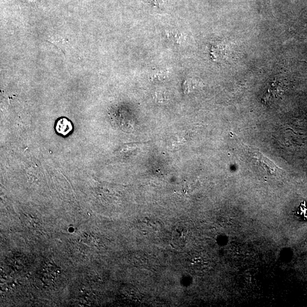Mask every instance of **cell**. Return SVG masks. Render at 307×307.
Returning a JSON list of instances; mask_svg holds the SVG:
<instances>
[{
  "instance_id": "cell-3",
  "label": "cell",
  "mask_w": 307,
  "mask_h": 307,
  "mask_svg": "<svg viewBox=\"0 0 307 307\" xmlns=\"http://www.w3.org/2000/svg\"><path fill=\"white\" fill-rule=\"evenodd\" d=\"M55 129L58 133L63 136H67L71 132L73 127L70 121L65 118H61L58 121Z\"/></svg>"
},
{
  "instance_id": "cell-4",
  "label": "cell",
  "mask_w": 307,
  "mask_h": 307,
  "mask_svg": "<svg viewBox=\"0 0 307 307\" xmlns=\"http://www.w3.org/2000/svg\"><path fill=\"white\" fill-rule=\"evenodd\" d=\"M202 84L201 82L195 79L188 78L184 81V83L183 84V89H184V94H188L189 93L198 90L202 87Z\"/></svg>"
},
{
  "instance_id": "cell-7",
  "label": "cell",
  "mask_w": 307,
  "mask_h": 307,
  "mask_svg": "<svg viewBox=\"0 0 307 307\" xmlns=\"http://www.w3.org/2000/svg\"><path fill=\"white\" fill-rule=\"evenodd\" d=\"M165 76H166V74H164V72H156V73L151 75V77L152 78L153 80H155V79L160 80V79H164Z\"/></svg>"
},
{
  "instance_id": "cell-6",
  "label": "cell",
  "mask_w": 307,
  "mask_h": 307,
  "mask_svg": "<svg viewBox=\"0 0 307 307\" xmlns=\"http://www.w3.org/2000/svg\"><path fill=\"white\" fill-rule=\"evenodd\" d=\"M174 240L176 244L181 245L185 244V236L184 232H177V230L175 232Z\"/></svg>"
},
{
  "instance_id": "cell-1",
  "label": "cell",
  "mask_w": 307,
  "mask_h": 307,
  "mask_svg": "<svg viewBox=\"0 0 307 307\" xmlns=\"http://www.w3.org/2000/svg\"><path fill=\"white\" fill-rule=\"evenodd\" d=\"M242 150L246 155V159L248 161H250L256 168H261L266 172L271 175H278L282 171V169L276 165L273 162L271 161L260 151L254 150L250 147L245 145L241 143Z\"/></svg>"
},
{
  "instance_id": "cell-2",
  "label": "cell",
  "mask_w": 307,
  "mask_h": 307,
  "mask_svg": "<svg viewBox=\"0 0 307 307\" xmlns=\"http://www.w3.org/2000/svg\"><path fill=\"white\" fill-rule=\"evenodd\" d=\"M213 55L217 60H227L233 56L234 48L232 44L224 42L217 43L215 46L213 47Z\"/></svg>"
},
{
  "instance_id": "cell-5",
  "label": "cell",
  "mask_w": 307,
  "mask_h": 307,
  "mask_svg": "<svg viewBox=\"0 0 307 307\" xmlns=\"http://www.w3.org/2000/svg\"><path fill=\"white\" fill-rule=\"evenodd\" d=\"M282 84L281 82H276L272 84L271 87L268 89L266 97L265 98L266 102L271 101L272 99L278 98L282 95Z\"/></svg>"
},
{
  "instance_id": "cell-8",
  "label": "cell",
  "mask_w": 307,
  "mask_h": 307,
  "mask_svg": "<svg viewBox=\"0 0 307 307\" xmlns=\"http://www.w3.org/2000/svg\"><path fill=\"white\" fill-rule=\"evenodd\" d=\"M261 1H264V2H267V1H268V0H261Z\"/></svg>"
}]
</instances>
